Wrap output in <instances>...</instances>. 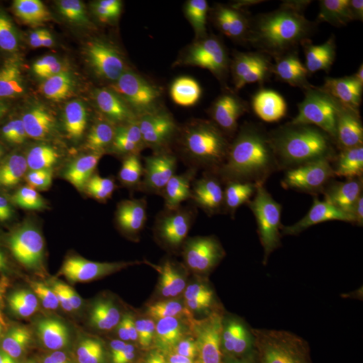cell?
Here are the masks:
<instances>
[{
	"label": "cell",
	"mask_w": 363,
	"mask_h": 363,
	"mask_svg": "<svg viewBox=\"0 0 363 363\" xmlns=\"http://www.w3.org/2000/svg\"><path fill=\"white\" fill-rule=\"evenodd\" d=\"M274 242L292 295L308 306L337 301L357 264L346 234L328 220L311 218L279 232Z\"/></svg>",
	"instance_id": "cell-1"
},
{
	"label": "cell",
	"mask_w": 363,
	"mask_h": 363,
	"mask_svg": "<svg viewBox=\"0 0 363 363\" xmlns=\"http://www.w3.org/2000/svg\"><path fill=\"white\" fill-rule=\"evenodd\" d=\"M225 175L279 232L313 218L310 210L319 194V183L271 145L247 144Z\"/></svg>",
	"instance_id": "cell-2"
},
{
	"label": "cell",
	"mask_w": 363,
	"mask_h": 363,
	"mask_svg": "<svg viewBox=\"0 0 363 363\" xmlns=\"http://www.w3.org/2000/svg\"><path fill=\"white\" fill-rule=\"evenodd\" d=\"M172 103L182 130L202 155L232 163L249 144L247 117L218 88L186 82L175 91Z\"/></svg>",
	"instance_id": "cell-3"
},
{
	"label": "cell",
	"mask_w": 363,
	"mask_h": 363,
	"mask_svg": "<svg viewBox=\"0 0 363 363\" xmlns=\"http://www.w3.org/2000/svg\"><path fill=\"white\" fill-rule=\"evenodd\" d=\"M288 323L283 363H337L351 349L355 319L339 301L308 306Z\"/></svg>",
	"instance_id": "cell-4"
},
{
	"label": "cell",
	"mask_w": 363,
	"mask_h": 363,
	"mask_svg": "<svg viewBox=\"0 0 363 363\" xmlns=\"http://www.w3.org/2000/svg\"><path fill=\"white\" fill-rule=\"evenodd\" d=\"M222 289L229 304L252 312L279 310L284 300L294 296L286 283L274 238L232 256L229 274Z\"/></svg>",
	"instance_id": "cell-5"
},
{
	"label": "cell",
	"mask_w": 363,
	"mask_h": 363,
	"mask_svg": "<svg viewBox=\"0 0 363 363\" xmlns=\"http://www.w3.org/2000/svg\"><path fill=\"white\" fill-rule=\"evenodd\" d=\"M190 195L199 220L223 241L256 245L272 238L230 184L214 178H199L191 183Z\"/></svg>",
	"instance_id": "cell-6"
},
{
	"label": "cell",
	"mask_w": 363,
	"mask_h": 363,
	"mask_svg": "<svg viewBox=\"0 0 363 363\" xmlns=\"http://www.w3.org/2000/svg\"><path fill=\"white\" fill-rule=\"evenodd\" d=\"M54 272L84 279L97 272L109 253L104 229L82 213L69 214L54 223L43 237Z\"/></svg>",
	"instance_id": "cell-7"
},
{
	"label": "cell",
	"mask_w": 363,
	"mask_h": 363,
	"mask_svg": "<svg viewBox=\"0 0 363 363\" xmlns=\"http://www.w3.org/2000/svg\"><path fill=\"white\" fill-rule=\"evenodd\" d=\"M128 247L132 264L145 279L163 273L174 249V222L164 205L148 201L130 211Z\"/></svg>",
	"instance_id": "cell-8"
},
{
	"label": "cell",
	"mask_w": 363,
	"mask_h": 363,
	"mask_svg": "<svg viewBox=\"0 0 363 363\" xmlns=\"http://www.w3.org/2000/svg\"><path fill=\"white\" fill-rule=\"evenodd\" d=\"M26 15L33 33L54 48L76 49L100 37L99 23L78 0H33Z\"/></svg>",
	"instance_id": "cell-9"
},
{
	"label": "cell",
	"mask_w": 363,
	"mask_h": 363,
	"mask_svg": "<svg viewBox=\"0 0 363 363\" xmlns=\"http://www.w3.org/2000/svg\"><path fill=\"white\" fill-rule=\"evenodd\" d=\"M206 308L208 304H186L157 315L132 339L130 357L138 363H177Z\"/></svg>",
	"instance_id": "cell-10"
},
{
	"label": "cell",
	"mask_w": 363,
	"mask_h": 363,
	"mask_svg": "<svg viewBox=\"0 0 363 363\" xmlns=\"http://www.w3.org/2000/svg\"><path fill=\"white\" fill-rule=\"evenodd\" d=\"M48 183L38 133L16 125L0 139V194H25Z\"/></svg>",
	"instance_id": "cell-11"
},
{
	"label": "cell",
	"mask_w": 363,
	"mask_h": 363,
	"mask_svg": "<svg viewBox=\"0 0 363 363\" xmlns=\"http://www.w3.org/2000/svg\"><path fill=\"white\" fill-rule=\"evenodd\" d=\"M232 257L213 242H199L182 257L174 274L172 295L186 304H208L220 289L230 269Z\"/></svg>",
	"instance_id": "cell-12"
},
{
	"label": "cell",
	"mask_w": 363,
	"mask_h": 363,
	"mask_svg": "<svg viewBox=\"0 0 363 363\" xmlns=\"http://www.w3.org/2000/svg\"><path fill=\"white\" fill-rule=\"evenodd\" d=\"M145 163L140 148L124 143L94 156L84 171V182L91 194L111 202L127 199L142 186Z\"/></svg>",
	"instance_id": "cell-13"
},
{
	"label": "cell",
	"mask_w": 363,
	"mask_h": 363,
	"mask_svg": "<svg viewBox=\"0 0 363 363\" xmlns=\"http://www.w3.org/2000/svg\"><path fill=\"white\" fill-rule=\"evenodd\" d=\"M118 310L104 294L93 289L69 292L52 313L55 335L62 340L101 337L115 325Z\"/></svg>",
	"instance_id": "cell-14"
},
{
	"label": "cell",
	"mask_w": 363,
	"mask_h": 363,
	"mask_svg": "<svg viewBox=\"0 0 363 363\" xmlns=\"http://www.w3.org/2000/svg\"><path fill=\"white\" fill-rule=\"evenodd\" d=\"M54 337L50 315L35 308L18 312L0 331V363H39Z\"/></svg>",
	"instance_id": "cell-15"
},
{
	"label": "cell",
	"mask_w": 363,
	"mask_h": 363,
	"mask_svg": "<svg viewBox=\"0 0 363 363\" xmlns=\"http://www.w3.org/2000/svg\"><path fill=\"white\" fill-rule=\"evenodd\" d=\"M286 328L277 310L252 312L240 339L237 355L241 363H283Z\"/></svg>",
	"instance_id": "cell-16"
},
{
	"label": "cell",
	"mask_w": 363,
	"mask_h": 363,
	"mask_svg": "<svg viewBox=\"0 0 363 363\" xmlns=\"http://www.w3.org/2000/svg\"><path fill=\"white\" fill-rule=\"evenodd\" d=\"M35 72L21 38L7 27L0 26V96L26 103L35 93Z\"/></svg>",
	"instance_id": "cell-17"
},
{
	"label": "cell",
	"mask_w": 363,
	"mask_h": 363,
	"mask_svg": "<svg viewBox=\"0 0 363 363\" xmlns=\"http://www.w3.org/2000/svg\"><path fill=\"white\" fill-rule=\"evenodd\" d=\"M117 18L127 33L145 45L171 48L177 42L169 11L157 0H123L117 4Z\"/></svg>",
	"instance_id": "cell-18"
},
{
	"label": "cell",
	"mask_w": 363,
	"mask_h": 363,
	"mask_svg": "<svg viewBox=\"0 0 363 363\" xmlns=\"http://www.w3.org/2000/svg\"><path fill=\"white\" fill-rule=\"evenodd\" d=\"M4 267L15 283L28 288L46 286L55 273L43 240H27L13 247L4 257Z\"/></svg>",
	"instance_id": "cell-19"
},
{
	"label": "cell",
	"mask_w": 363,
	"mask_h": 363,
	"mask_svg": "<svg viewBox=\"0 0 363 363\" xmlns=\"http://www.w3.org/2000/svg\"><path fill=\"white\" fill-rule=\"evenodd\" d=\"M54 363H104L103 337L62 340L52 352Z\"/></svg>",
	"instance_id": "cell-20"
},
{
	"label": "cell",
	"mask_w": 363,
	"mask_h": 363,
	"mask_svg": "<svg viewBox=\"0 0 363 363\" xmlns=\"http://www.w3.org/2000/svg\"><path fill=\"white\" fill-rule=\"evenodd\" d=\"M116 123V118L105 111H93L84 116L78 117L66 130V142L76 152L89 143L108 125Z\"/></svg>",
	"instance_id": "cell-21"
},
{
	"label": "cell",
	"mask_w": 363,
	"mask_h": 363,
	"mask_svg": "<svg viewBox=\"0 0 363 363\" xmlns=\"http://www.w3.org/2000/svg\"><path fill=\"white\" fill-rule=\"evenodd\" d=\"M193 7L229 27L234 33L241 26L244 6L237 0H202L195 3Z\"/></svg>",
	"instance_id": "cell-22"
},
{
	"label": "cell",
	"mask_w": 363,
	"mask_h": 363,
	"mask_svg": "<svg viewBox=\"0 0 363 363\" xmlns=\"http://www.w3.org/2000/svg\"><path fill=\"white\" fill-rule=\"evenodd\" d=\"M340 191L351 208L363 213V154L352 157L340 175Z\"/></svg>",
	"instance_id": "cell-23"
},
{
	"label": "cell",
	"mask_w": 363,
	"mask_h": 363,
	"mask_svg": "<svg viewBox=\"0 0 363 363\" xmlns=\"http://www.w3.org/2000/svg\"><path fill=\"white\" fill-rule=\"evenodd\" d=\"M189 22L193 27L196 35L202 40L208 43H214V42H220L225 39L232 38L234 33L229 27L222 25L218 21L210 18L206 13H199L191 6L189 9Z\"/></svg>",
	"instance_id": "cell-24"
},
{
	"label": "cell",
	"mask_w": 363,
	"mask_h": 363,
	"mask_svg": "<svg viewBox=\"0 0 363 363\" xmlns=\"http://www.w3.org/2000/svg\"><path fill=\"white\" fill-rule=\"evenodd\" d=\"M124 143H125V130L116 121L101 130L94 139H91L89 143L82 145L77 152L81 155L94 157Z\"/></svg>",
	"instance_id": "cell-25"
},
{
	"label": "cell",
	"mask_w": 363,
	"mask_h": 363,
	"mask_svg": "<svg viewBox=\"0 0 363 363\" xmlns=\"http://www.w3.org/2000/svg\"><path fill=\"white\" fill-rule=\"evenodd\" d=\"M89 65V60L81 58L70 61L60 70V88L67 96H78L85 93V74Z\"/></svg>",
	"instance_id": "cell-26"
},
{
	"label": "cell",
	"mask_w": 363,
	"mask_h": 363,
	"mask_svg": "<svg viewBox=\"0 0 363 363\" xmlns=\"http://www.w3.org/2000/svg\"><path fill=\"white\" fill-rule=\"evenodd\" d=\"M106 86H108V79L105 77L103 67L99 62L89 60V65L85 74L84 91L88 94L97 96V94H103L106 91Z\"/></svg>",
	"instance_id": "cell-27"
},
{
	"label": "cell",
	"mask_w": 363,
	"mask_h": 363,
	"mask_svg": "<svg viewBox=\"0 0 363 363\" xmlns=\"http://www.w3.org/2000/svg\"><path fill=\"white\" fill-rule=\"evenodd\" d=\"M177 363H228L222 357L217 355H205L195 349L183 351Z\"/></svg>",
	"instance_id": "cell-28"
},
{
	"label": "cell",
	"mask_w": 363,
	"mask_h": 363,
	"mask_svg": "<svg viewBox=\"0 0 363 363\" xmlns=\"http://www.w3.org/2000/svg\"><path fill=\"white\" fill-rule=\"evenodd\" d=\"M13 222V214L6 205L0 203V238L7 233Z\"/></svg>",
	"instance_id": "cell-29"
},
{
	"label": "cell",
	"mask_w": 363,
	"mask_h": 363,
	"mask_svg": "<svg viewBox=\"0 0 363 363\" xmlns=\"http://www.w3.org/2000/svg\"><path fill=\"white\" fill-rule=\"evenodd\" d=\"M337 363H363V349H350L342 355V358Z\"/></svg>",
	"instance_id": "cell-30"
},
{
	"label": "cell",
	"mask_w": 363,
	"mask_h": 363,
	"mask_svg": "<svg viewBox=\"0 0 363 363\" xmlns=\"http://www.w3.org/2000/svg\"><path fill=\"white\" fill-rule=\"evenodd\" d=\"M358 265H359V271H358V289H359V298H361L363 307V259Z\"/></svg>",
	"instance_id": "cell-31"
},
{
	"label": "cell",
	"mask_w": 363,
	"mask_h": 363,
	"mask_svg": "<svg viewBox=\"0 0 363 363\" xmlns=\"http://www.w3.org/2000/svg\"><path fill=\"white\" fill-rule=\"evenodd\" d=\"M3 308H4V300H3V296H1V292H0V315H1V311H3Z\"/></svg>",
	"instance_id": "cell-32"
}]
</instances>
